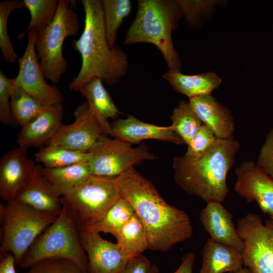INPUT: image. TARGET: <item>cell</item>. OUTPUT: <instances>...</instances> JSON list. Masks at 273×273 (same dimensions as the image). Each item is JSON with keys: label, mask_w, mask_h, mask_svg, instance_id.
<instances>
[{"label": "cell", "mask_w": 273, "mask_h": 273, "mask_svg": "<svg viewBox=\"0 0 273 273\" xmlns=\"http://www.w3.org/2000/svg\"><path fill=\"white\" fill-rule=\"evenodd\" d=\"M120 197L132 206L147 234L148 249L165 252L190 238L189 215L168 204L154 185L134 167L115 177Z\"/></svg>", "instance_id": "obj_1"}, {"label": "cell", "mask_w": 273, "mask_h": 273, "mask_svg": "<svg viewBox=\"0 0 273 273\" xmlns=\"http://www.w3.org/2000/svg\"><path fill=\"white\" fill-rule=\"evenodd\" d=\"M85 14L81 35L73 48L80 54L82 64L69 88L79 92L92 79L99 78L106 84L118 83L128 73L127 56L119 46L111 47L106 37L102 1L82 0Z\"/></svg>", "instance_id": "obj_2"}, {"label": "cell", "mask_w": 273, "mask_h": 273, "mask_svg": "<svg viewBox=\"0 0 273 273\" xmlns=\"http://www.w3.org/2000/svg\"><path fill=\"white\" fill-rule=\"evenodd\" d=\"M239 148L234 138L217 139L199 158L174 157L172 167L175 182L189 195L198 196L206 203H222L230 191L227 174Z\"/></svg>", "instance_id": "obj_3"}, {"label": "cell", "mask_w": 273, "mask_h": 273, "mask_svg": "<svg viewBox=\"0 0 273 273\" xmlns=\"http://www.w3.org/2000/svg\"><path fill=\"white\" fill-rule=\"evenodd\" d=\"M183 15L178 1H139L135 17L123 44H153L162 53L169 69L180 71L181 63L173 47L171 33Z\"/></svg>", "instance_id": "obj_4"}, {"label": "cell", "mask_w": 273, "mask_h": 273, "mask_svg": "<svg viewBox=\"0 0 273 273\" xmlns=\"http://www.w3.org/2000/svg\"><path fill=\"white\" fill-rule=\"evenodd\" d=\"M0 216L1 253H12L19 265L37 237L57 218L16 200L1 204Z\"/></svg>", "instance_id": "obj_5"}, {"label": "cell", "mask_w": 273, "mask_h": 273, "mask_svg": "<svg viewBox=\"0 0 273 273\" xmlns=\"http://www.w3.org/2000/svg\"><path fill=\"white\" fill-rule=\"evenodd\" d=\"M120 197L115 177L92 175L60 200L79 231L95 224Z\"/></svg>", "instance_id": "obj_6"}, {"label": "cell", "mask_w": 273, "mask_h": 273, "mask_svg": "<svg viewBox=\"0 0 273 273\" xmlns=\"http://www.w3.org/2000/svg\"><path fill=\"white\" fill-rule=\"evenodd\" d=\"M75 1L59 0L56 16L51 24L38 32L35 42L37 56L44 77L58 83L68 68L62 48L65 38L79 32L80 23L73 10Z\"/></svg>", "instance_id": "obj_7"}, {"label": "cell", "mask_w": 273, "mask_h": 273, "mask_svg": "<svg viewBox=\"0 0 273 273\" xmlns=\"http://www.w3.org/2000/svg\"><path fill=\"white\" fill-rule=\"evenodd\" d=\"M52 258L71 260L86 273L88 259L78 230L64 209L54 222L35 240L19 265L28 268L38 261Z\"/></svg>", "instance_id": "obj_8"}, {"label": "cell", "mask_w": 273, "mask_h": 273, "mask_svg": "<svg viewBox=\"0 0 273 273\" xmlns=\"http://www.w3.org/2000/svg\"><path fill=\"white\" fill-rule=\"evenodd\" d=\"M237 230L245 245L244 265L252 273H273V218L263 223L257 213L237 221Z\"/></svg>", "instance_id": "obj_9"}, {"label": "cell", "mask_w": 273, "mask_h": 273, "mask_svg": "<svg viewBox=\"0 0 273 273\" xmlns=\"http://www.w3.org/2000/svg\"><path fill=\"white\" fill-rule=\"evenodd\" d=\"M89 153L88 164L93 175L98 176L115 177L144 160L156 159L144 147L133 148L105 134Z\"/></svg>", "instance_id": "obj_10"}, {"label": "cell", "mask_w": 273, "mask_h": 273, "mask_svg": "<svg viewBox=\"0 0 273 273\" xmlns=\"http://www.w3.org/2000/svg\"><path fill=\"white\" fill-rule=\"evenodd\" d=\"M37 34L34 29L27 33L28 42L22 57L18 59L19 68L18 75L14 78L15 83L44 106L61 104L63 96L60 89L46 82L41 68L35 51Z\"/></svg>", "instance_id": "obj_11"}, {"label": "cell", "mask_w": 273, "mask_h": 273, "mask_svg": "<svg viewBox=\"0 0 273 273\" xmlns=\"http://www.w3.org/2000/svg\"><path fill=\"white\" fill-rule=\"evenodd\" d=\"M74 121L61 124L48 145L82 153H88L105 134L85 101L73 113Z\"/></svg>", "instance_id": "obj_12"}, {"label": "cell", "mask_w": 273, "mask_h": 273, "mask_svg": "<svg viewBox=\"0 0 273 273\" xmlns=\"http://www.w3.org/2000/svg\"><path fill=\"white\" fill-rule=\"evenodd\" d=\"M79 236L87 256L86 273H119L132 258L118 244L104 239L99 233L79 231Z\"/></svg>", "instance_id": "obj_13"}, {"label": "cell", "mask_w": 273, "mask_h": 273, "mask_svg": "<svg viewBox=\"0 0 273 273\" xmlns=\"http://www.w3.org/2000/svg\"><path fill=\"white\" fill-rule=\"evenodd\" d=\"M235 174V192L248 202L255 201L264 214L273 218V178L250 161L237 167Z\"/></svg>", "instance_id": "obj_14"}, {"label": "cell", "mask_w": 273, "mask_h": 273, "mask_svg": "<svg viewBox=\"0 0 273 273\" xmlns=\"http://www.w3.org/2000/svg\"><path fill=\"white\" fill-rule=\"evenodd\" d=\"M19 147L4 153L0 160V196L6 202L15 200L32 177L36 165Z\"/></svg>", "instance_id": "obj_15"}, {"label": "cell", "mask_w": 273, "mask_h": 273, "mask_svg": "<svg viewBox=\"0 0 273 273\" xmlns=\"http://www.w3.org/2000/svg\"><path fill=\"white\" fill-rule=\"evenodd\" d=\"M233 215L219 202L206 203L199 219L212 240L243 252L245 245L233 221Z\"/></svg>", "instance_id": "obj_16"}, {"label": "cell", "mask_w": 273, "mask_h": 273, "mask_svg": "<svg viewBox=\"0 0 273 273\" xmlns=\"http://www.w3.org/2000/svg\"><path fill=\"white\" fill-rule=\"evenodd\" d=\"M110 135L114 139L129 144H136L147 139L167 141L175 144H185L170 126H159L142 121L132 116L120 119L111 124Z\"/></svg>", "instance_id": "obj_17"}, {"label": "cell", "mask_w": 273, "mask_h": 273, "mask_svg": "<svg viewBox=\"0 0 273 273\" xmlns=\"http://www.w3.org/2000/svg\"><path fill=\"white\" fill-rule=\"evenodd\" d=\"M191 108L203 124L209 127L217 139L234 138L235 122L230 110L211 95L189 99Z\"/></svg>", "instance_id": "obj_18"}, {"label": "cell", "mask_w": 273, "mask_h": 273, "mask_svg": "<svg viewBox=\"0 0 273 273\" xmlns=\"http://www.w3.org/2000/svg\"><path fill=\"white\" fill-rule=\"evenodd\" d=\"M41 167L36 165L32 177L18 193L15 200L38 211L57 217L63 210L60 198L42 176Z\"/></svg>", "instance_id": "obj_19"}, {"label": "cell", "mask_w": 273, "mask_h": 273, "mask_svg": "<svg viewBox=\"0 0 273 273\" xmlns=\"http://www.w3.org/2000/svg\"><path fill=\"white\" fill-rule=\"evenodd\" d=\"M64 115L62 104L46 108L34 120L21 127L18 134L20 147H38L49 141L62 124Z\"/></svg>", "instance_id": "obj_20"}, {"label": "cell", "mask_w": 273, "mask_h": 273, "mask_svg": "<svg viewBox=\"0 0 273 273\" xmlns=\"http://www.w3.org/2000/svg\"><path fill=\"white\" fill-rule=\"evenodd\" d=\"M79 92L86 99L104 133L110 134L111 127L108 119L118 117L121 112L104 87L102 80L97 77L92 79L81 87Z\"/></svg>", "instance_id": "obj_21"}, {"label": "cell", "mask_w": 273, "mask_h": 273, "mask_svg": "<svg viewBox=\"0 0 273 273\" xmlns=\"http://www.w3.org/2000/svg\"><path fill=\"white\" fill-rule=\"evenodd\" d=\"M202 257L200 273H233L244 265L242 252L210 238L204 245Z\"/></svg>", "instance_id": "obj_22"}, {"label": "cell", "mask_w": 273, "mask_h": 273, "mask_svg": "<svg viewBox=\"0 0 273 273\" xmlns=\"http://www.w3.org/2000/svg\"><path fill=\"white\" fill-rule=\"evenodd\" d=\"M162 77L175 92L187 96L189 99L211 95L212 91L217 88L221 82L220 77L212 72L188 75L179 70L169 69Z\"/></svg>", "instance_id": "obj_23"}, {"label": "cell", "mask_w": 273, "mask_h": 273, "mask_svg": "<svg viewBox=\"0 0 273 273\" xmlns=\"http://www.w3.org/2000/svg\"><path fill=\"white\" fill-rule=\"evenodd\" d=\"M40 171L42 176L60 198L66 195L93 175L88 162L55 168L41 166Z\"/></svg>", "instance_id": "obj_24"}, {"label": "cell", "mask_w": 273, "mask_h": 273, "mask_svg": "<svg viewBox=\"0 0 273 273\" xmlns=\"http://www.w3.org/2000/svg\"><path fill=\"white\" fill-rule=\"evenodd\" d=\"M114 237L117 243L131 257L141 255L148 249L145 227L135 213L128 219Z\"/></svg>", "instance_id": "obj_25"}, {"label": "cell", "mask_w": 273, "mask_h": 273, "mask_svg": "<svg viewBox=\"0 0 273 273\" xmlns=\"http://www.w3.org/2000/svg\"><path fill=\"white\" fill-rule=\"evenodd\" d=\"M47 107L15 84L11 97L13 118L21 127L37 118Z\"/></svg>", "instance_id": "obj_26"}, {"label": "cell", "mask_w": 273, "mask_h": 273, "mask_svg": "<svg viewBox=\"0 0 273 273\" xmlns=\"http://www.w3.org/2000/svg\"><path fill=\"white\" fill-rule=\"evenodd\" d=\"M134 213L131 204L120 197L98 221L86 231L109 233L115 236Z\"/></svg>", "instance_id": "obj_27"}, {"label": "cell", "mask_w": 273, "mask_h": 273, "mask_svg": "<svg viewBox=\"0 0 273 273\" xmlns=\"http://www.w3.org/2000/svg\"><path fill=\"white\" fill-rule=\"evenodd\" d=\"M34 156L36 161L42 163L44 167L55 168L87 162L90 153L48 145L37 152Z\"/></svg>", "instance_id": "obj_28"}, {"label": "cell", "mask_w": 273, "mask_h": 273, "mask_svg": "<svg viewBox=\"0 0 273 273\" xmlns=\"http://www.w3.org/2000/svg\"><path fill=\"white\" fill-rule=\"evenodd\" d=\"M102 4L106 37L113 48L116 46L118 28L131 12V2L129 0H103Z\"/></svg>", "instance_id": "obj_29"}, {"label": "cell", "mask_w": 273, "mask_h": 273, "mask_svg": "<svg viewBox=\"0 0 273 273\" xmlns=\"http://www.w3.org/2000/svg\"><path fill=\"white\" fill-rule=\"evenodd\" d=\"M25 7L29 11L30 20L26 30L18 36L23 38L31 29L38 32L47 28L56 16L59 1L58 0H23Z\"/></svg>", "instance_id": "obj_30"}, {"label": "cell", "mask_w": 273, "mask_h": 273, "mask_svg": "<svg viewBox=\"0 0 273 273\" xmlns=\"http://www.w3.org/2000/svg\"><path fill=\"white\" fill-rule=\"evenodd\" d=\"M171 119V127L187 145L203 124L189 102L184 100L180 101L174 108Z\"/></svg>", "instance_id": "obj_31"}, {"label": "cell", "mask_w": 273, "mask_h": 273, "mask_svg": "<svg viewBox=\"0 0 273 273\" xmlns=\"http://www.w3.org/2000/svg\"><path fill=\"white\" fill-rule=\"evenodd\" d=\"M25 8L23 0H10L0 3V48L5 61L14 63L18 58L8 36L7 23L11 13Z\"/></svg>", "instance_id": "obj_32"}, {"label": "cell", "mask_w": 273, "mask_h": 273, "mask_svg": "<svg viewBox=\"0 0 273 273\" xmlns=\"http://www.w3.org/2000/svg\"><path fill=\"white\" fill-rule=\"evenodd\" d=\"M25 273H85L74 262L62 258H52L38 261Z\"/></svg>", "instance_id": "obj_33"}, {"label": "cell", "mask_w": 273, "mask_h": 273, "mask_svg": "<svg viewBox=\"0 0 273 273\" xmlns=\"http://www.w3.org/2000/svg\"><path fill=\"white\" fill-rule=\"evenodd\" d=\"M217 138L211 129L203 124L188 144L186 157L197 159L203 155Z\"/></svg>", "instance_id": "obj_34"}, {"label": "cell", "mask_w": 273, "mask_h": 273, "mask_svg": "<svg viewBox=\"0 0 273 273\" xmlns=\"http://www.w3.org/2000/svg\"><path fill=\"white\" fill-rule=\"evenodd\" d=\"M15 78H9L0 71V121L2 124L15 127L11 110V97L14 87Z\"/></svg>", "instance_id": "obj_35"}, {"label": "cell", "mask_w": 273, "mask_h": 273, "mask_svg": "<svg viewBox=\"0 0 273 273\" xmlns=\"http://www.w3.org/2000/svg\"><path fill=\"white\" fill-rule=\"evenodd\" d=\"M256 164L273 178V127L270 129L266 136Z\"/></svg>", "instance_id": "obj_36"}, {"label": "cell", "mask_w": 273, "mask_h": 273, "mask_svg": "<svg viewBox=\"0 0 273 273\" xmlns=\"http://www.w3.org/2000/svg\"><path fill=\"white\" fill-rule=\"evenodd\" d=\"M151 264L142 254L132 257L119 273H149Z\"/></svg>", "instance_id": "obj_37"}, {"label": "cell", "mask_w": 273, "mask_h": 273, "mask_svg": "<svg viewBox=\"0 0 273 273\" xmlns=\"http://www.w3.org/2000/svg\"><path fill=\"white\" fill-rule=\"evenodd\" d=\"M0 273H16L15 268V260L11 253H1Z\"/></svg>", "instance_id": "obj_38"}, {"label": "cell", "mask_w": 273, "mask_h": 273, "mask_svg": "<svg viewBox=\"0 0 273 273\" xmlns=\"http://www.w3.org/2000/svg\"><path fill=\"white\" fill-rule=\"evenodd\" d=\"M195 255L193 252L185 254L181 259L178 268L173 273H192Z\"/></svg>", "instance_id": "obj_39"}, {"label": "cell", "mask_w": 273, "mask_h": 273, "mask_svg": "<svg viewBox=\"0 0 273 273\" xmlns=\"http://www.w3.org/2000/svg\"><path fill=\"white\" fill-rule=\"evenodd\" d=\"M149 273H159V269L156 264L151 265Z\"/></svg>", "instance_id": "obj_40"}, {"label": "cell", "mask_w": 273, "mask_h": 273, "mask_svg": "<svg viewBox=\"0 0 273 273\" xmlns=\"http://www.w3.org/2000/svg\"><path fill=\"white\" fill-rule=\"evenodd\" d=\"M233 273H252L247 268L243 267L241 269Z\"/></svg>", "instance_id": "obj_41"}]
</instances>
